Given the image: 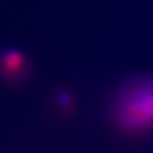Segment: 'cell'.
Wrapping results in <instances>:
<instances>
[{"mask_svg":"<svg viewBox=\"0 0 153 153\" xmlns=\"http://www.w3.org/2000/svg\"><path fill=\"white\" fill-rule=\"evenodd\" d=\"M115 117L129 131L153 127V82H141L124 91L116 104Z\"/></svg>","mask_w":153,"mask_h":153,"instance_id":"6da1fadb","label":"cell"},{"mask_svg":"<svg viewBox=\"0 0 153 153\" xmlns=\"http://www.w3.org/2000/svg\"><path fill=\"white\" fill-rule=\"evenodd\" d=\"M26 60L25 56L16 50L4 53L1 59V67L7 74H16L24 69Z\"/></svg>","mask_w":153,"mask_h":153,"instance_id":"7a4b0ae2","label":"cell"}]
</instances>
